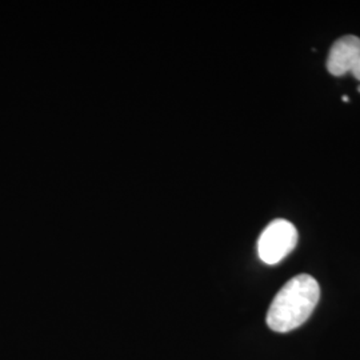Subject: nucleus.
<instances>
[{
  "label": "nucleus",
  "instance_id": "f03ea898",
  "mask_svg": "<svg viewBox=\"0 0 360 360\" xmlns=\"http://www.w3.org/2000/svg\"><path fill=\"white\" fill-rule=\"evenodd\" d=\"M297 245V230L285 219H275L263 230L257 242V254L266 264H278Z\"/></svg>",
  "mask_w": 360,
  "mask_h": 360
},
{
  "label": "nucleus",
  "instance_id": "20e7f679",
  "mask_svg": "<svg viewBox=\"0 0 360 360\" xmlns=\"http://www.w3.org/2000/svg\"><path fill=\"white\" fill-rule=\"evenodd\" d=\"M351 74H352V75H354V77H355V79H358V80H359V82H360V59H359V60H358V63H356V65H355V67H354V68H352V71H351ZM358 91H359V92H360V86H359V89H358Z\"/></svg>",
  "mask_w": 360,
  "mask_h": 360
},
{
  "label": "nucleus",
  "instance_id": "f257e3e1",
  "mask_svg": "<svg viewBox=\"0 0 360 360\" xmlns=\"http://www.w3.org/2000/svg\"><path fill=\"white\" fill-rule=\"evenodd\" d=\"M321 299L315 278L300 274L284 284L267 312V324L275 333H290L307 322Z\"/></svg>",
  "mask_w": 360,
  "mask_h": 360
},
{
  "label": "nucleus",
  "instance_id": "7ed1b4c3",
  "mask_svg": "<svg viewBox=\"0 0 360 360\" xmlns=\"http://www.w3.org/2000/svg\"><path fill=\"white\" fill-rule=\"evenodd\" d=\"M360 59V38L346 35L333 44L327 58V70L334 77H343L351 72Z\"/></svg>",
  "mask_w": 360,
  "mask_h": 360
}]
</instances>
